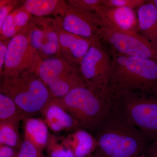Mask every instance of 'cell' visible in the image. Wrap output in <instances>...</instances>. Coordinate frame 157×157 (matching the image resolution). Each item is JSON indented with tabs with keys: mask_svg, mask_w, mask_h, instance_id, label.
I'll list each match as a JSON object with an SVG mask.
<instances>
[{
	"mask_svg": "<svg viewBox=\"0 0 157 157\" xmlns=\"http://www.w3.org/2000/svg\"><path fill=\"white\" fill-rule=\"evenodd\" d=\"M67 6V3L59 0H28L23 6L31 15L37 17L53 15L56 18L63 14Z\"/></svg>",
	"mask_w": 157,
	"mask_h": 157,
	"instance_id": "cell-19",
	"label": "cell"
},
{
	"mask_svg": "<svg viewBox=\"0 0 157 157\" xmlns=\"http://www.w3.org/2000/svg\"><path fill=\"white\" fill-rule=\"evenodd\" d=\"M95 13L100 25L125 32H140L137 12L134 9L126 7L109 8L102 5L98 7Z\"/></svg>",
	"mask_w": 157,
	"mask_h": 157,
	"instance_id": "cell-12",
	"label": "cell"
},
{
	"mask_svg": "<svg viewBox=\"0 0 157 157\" xmlns=\"http://www.w3.org/2000/svg\"><path fill=\"white\" fill-rule=\"evenodd\" d=\"M97 130L98 152L104 157L145 156L147 138L111 111Z\"/></svg>",
	"mask_w": 157,
	"mask_h": 157,
	"instance_id": "cell-2",
	"label": "cell"
},
{
	"mask_svg": "<svg viewBox=\"0 0 157 157\" xmlns=\"http://www.w3.org/2000/svg\"><path fill=\"white\" fill-rule=\"evenodd\" d=\"M54 101L79 127L87 130H97L111 112L109 99L87 86L74 89L63 98H55Z\"/></svg>",
	"mask_w": 157,
	"mask_h": 157,
	"instance_id": "cell-3",
	"label": "cell"
},
{
	"mask_svg": "<svg viewBox=\"0 0 157 157\" xmlns=\"http://www.w3.org/2000/svg\"><path fill=\"white\" fill-rule=\"evenodd\" d=\"M26 28L31 45L42 60L62 57L55 19L44 17L33 18Z\"/></svg>",
	"mask_w": 157,
	"mask_h": 157,
	"instance_id": "cell-10",
	"label": "cell"
},
{
	"mask_svg": "<svg viewBox=\"0 0 157 157\" xmlns=\"http://www.w3.org/2000/svg\"><path fill=\"white\" fill-rule=\"evenodd\" d=\"M49 157H75L73 151L65 143L63 138L49 134L46 147Z\"/></svg>",
	"mask_w": 157,
	"mask_h": 157,
	"instance_id": "cell-21",
	"label": "cell"
},
{
	"mask_svg": "<svg viewBox=\"0 0 157 157\" xmlns=\"http://www.w3.org/2000/svg\"><path fill=\"white\" fill-rule=\"evenodd\" d=\"M56 23L61 56L74 64L79 65L94 39H86L68 33Z\"/></svg>",
	"mask_w": 157,
	"mask_h": 157,
	"instance_id": "cell-13",
	"label": "cell"
},
{
	"mask_svg": "<svg viewBox=\"0 0 157 157\" xmlns=\"http://www.w3.org/2000/svg\"><path fill=\"white\" fill-rule=\"evenodd\" d=\"M18 141V127L10 124L0 123V145L14 147Z\"/></svg>",
	"mask_w": 157,
	"mask_h": 157,
	"instance_id": "cell-22",
	"label": "cell"
},
{
	"mask_svg": "<svg viewBox=\"0 0 157 157\" xmlns=\"http://www.w3.org/2000/svg\"><path fill=\"white\" fill-rule=\"evenodd\" d=\"M1 93L11 98L26 114L44 112L55 98L36 73L3 77Z\"/></svg>",
	"mask_w": 157,
	"mask_h": 157,
	"instance_id": "cell-5",
	"label": "cell"
},
{
	"mask_svg": "<svg viewBox=\"0 0 157 157\" xmlns=\"http://www.w3.org/2000/svg\"><path fill=\"white\" fill-rule=\"evenodd\" d=\"M104 157L103 156V155H102L99 152H97V153H95L94 154H90V155H89L87 157Z\"/></svg>",
	"mask_w": 157,
	"mask_h": 157,
	"instance_id": "cell-30",
	"label": "cell"
},
{
	"mask_svg": "<svg viewBox=\"0 0 157 157\" xmlns=\"http://www.w3.org/2000/svg\"><path fill=\"white\" fill-rule=\"evenodd\" d=\"M31 15L24 6L12 11L0 29L1 40L11 39L20 33L28 25Z\"/></svg>",
	"mask_w": 157,
	"mask_h": 157,
	"instance_id": "cell-16",
	"label": "cell"
},
{
	"mask_svg": "<svg viewBox=\"0 0 157 157\" xmlns=\"http://www.w3.org/2000/svg\"><path fill=\"white\" fill-rule=\"evenodd\" d=\"M145 0H103V6L109 8L126 7L135 9L139 8L147 2Z\"/></svg>",
	"mask_w": 157,
	"mask_h": 157,
	"instance_id": "cell-23",
	"label": "cell"
},
{
	"mask_svg": "<svg viewBox=\"0 0 157 157\" xmlns=\"http://www.w3.org/2000/svg\"><path fill=\"white\" fill-rule=\"evenodd\" d=\"M10 39H5L0 41V72L2 73L5 65V59L7 48Z\"/></svg>",
	"mask_w": 157,
	"mask_h": 157,
	"instance_id": "cell-27",
	"label": "cell"
},
{
	"mask_svg": "<svg viewBox=\"0 0 157 157\" xmlns=\"http://www.w3.org/2000/svg\"><path fill=\"white\" fill-rule=\"evenodd\" d=\"M151 146L147 149L144 157H157V137Z\"/></svg>",
	"mask_w": 157,
	"mask_h": 157,
	"instance_id": "cell-29",
	"label": "cell"
},
{
	"mask_svg": "<svg viewBox=\"0 0 157 157\" xmlns=\"http://www.w3.org/2000/svg\"><path fill=\"white\" fill-rule=\"evenodd\" d=\"M55 19L68 33L88 39H100V21L95 12L83 11L68 2L63 14Z\"/></svg>",
	"mask_w": 157,
	"mask_h": 157,
	"instance_id": "cell-11",
	"label": "cell"
},
{
	"mask_svg": "<svg viewBox=\"0 0 157 157\" xmlns=\"http://www.w3.org/2000/svg\"><path fill=\"white\" fill-rule=\"evenodd\" d=\"M45 122L52 132H58L63 130H78L79 127L76 121L70 114L55 102L54 100L43 113Z\"/></svg>",
	"mask_w": 157,
	"mask_h": 157,
	"instance_id": "cell-14",
	"label": "cell"
},
{
	"mask_svg": "<svg viewBox=\"0 0 157 157\" xmlns=\"http://www.w3.org/2000/svg\"><path fill=\"white\" fill-rule=\"evenodd\" d=\"M42 59L31 45L26 27L9 41L3 77L12 78L25 73H36Z\"/></svg>",
	"mask_w": 157,
	"mask_h": 157,
	"instance_id": "cell-8",
	"label": "cell"
},
{
	"mask_svg": "<svg viewBox=\"0 0 157 157\" xmlns=\"http://www.w3.org/2000/svg\"><path fill=\"white\" fill-rule=\"evenodd\" d=\"M66 144L73 151L75 157H86L97 148L96 139L83 129H78L74 133L63 137Z\"/></svg>",
	"mask_w": 157,
	"mask_h": 157,
	"instance_id": "cell-18",
	"label": "cell"
},
{
	"mask_svg": "<svg viewBox=\"0 0 157 157\" xmlns=\"http://www.w3.org/2000/svg\"><path fill=\"white\" fill-rule=\"evenodd\" d=\"M108 99L112 113L139 129L147 138H157V98L128 93Z\"/></svg>",
	"mask_w": 157,
	"mask_h": 157,
	"instance_id": "cell-4",
	"label": "cell"
},
{
	"mask_svg": "<svg viewBox=\"0 0 157 157\" xmlns=\"http://www.w3.org/2000/svg\"><path fill=\"white\" fill-rule=\"evenodd\" d=\"M150 2H151L154 6L155 7L156 9H157V0H154V1H150Z\"/></svg>",
	"mask_w": 157,
	"mask_h": 157,
	"instance_id": "cell-31",
	"label": "cell"
},
{
	"mask_svg": "<svg viewBox=\"0 0 157 157\" xmlns=\"http://www.w3.org/2000/svg\"><path fill=\"white\" fill-rule=\"evenodd\" d=\"M14 150L11 147L2 145L0 146V157H14Z\"/></svg>",
	"mask_w": 157,
	"mask_h": 157,
	"instance_id": "cell-28",
	"label": "cell"
},
{
	"mask_svg": "<svg viewBox=\"0 0 157 157\" xmlns=\"http://www.w3.org/2000/svg\"><path fill=\"white\" fill-rule=\"evenodd\" d=\"M103 0H72L68 2L78 9L88 12H95L103 4Z\"/></svg>",
	"mask_w": 157,
	"mask_h": 157,
	"instance_id": "cell-24",
	"label": "cell"
},
{
	"mask_svg": "<svg viewBox=\"0 0 157 157\" xmlns=\"http://www.w3.org/2000/svg\"><path fill=\"white\" fill-rule=\"evenodd\" d=\"M26 114L11 98L0 93V123L18 127L19 122L26 117Z\"/></svg>",
	"mask_w": 157,
	"mask_h": 157,
	"instance_id": "cell-20",
	"label": "cell"
},
{
	"mask_svg": "<svg viewBox=\"0 0 157 157\" xmlns=\"http://www.w3.org/2000/svg\"><path fill=\"white\" fill-rule=\"evenodd\" d=\"M107 97L128 93L157 94V62L110 51Z\"/></svg>",
	"mask_w": 157,
	"mask_h": 157,
	"instance_id": "cell-1",
	"label": "cell"
},
{
	"mask_svg": "<svg viewBox=\"0 0 157 157\" xmlns=\"http://www.w3.org/2000/svg\"><path fill=\"white\" fill-rule=\"evenodd\" d=\"M112 65L110 52L100 39H94L78 69L85 83L104 98L107 97V88Z\"/></svg>",
	"mask_w": 157,
	"mask_h": 157,
	"instance_id": "cell-7",
	"label": "cell"
},
{
	"mask_svg": "<svg viewBox=\"0 0 157 157\" xmlns=\"http://www.w3.org/2000/svg\"><path fill=\"white\" fill-rule=\"evenodd\" d=\"M36 74L54 98H63L74 89L87 86L75 64L62 57L42 60Z\"/></svg>",
	"mask_w": 157,
	"mask_h": 157,
	"instance_id": "cell-6",
	"label": "cell"
},
{
	"mask_svg": "<svg viewBox=\"0 0 157 157\" xmlns=\"http://www.w3.org/2000/svg\"><path fill=\"white\" fill-rule=\"evenodd\" d=\"M17 157H45L42 151L27 140L21 143Z\"/></svg>",
	"mask_w": 157,
	"mask_h": 157,
	"instance_id": "cell-25",
	"label": "cell"
},
{
	"mask_svg": "<svg viewBox=\"0 0 157 157\" xmlns=\"http://www.w3.org/2000/svg\"><path fill=\"white\" fill-rule=\"evenodd\" d=\"M99 38L111 47V51L157 62V47L138 33L100 25Z\"/></svg>",
	"mask_w": 157,
	"mask_h": 157,
	"instance_id": "cell-9",
	"label": "cell"
},
{
	"mask_svg": "<svg viewBox=\"0 0 157 157\" xmlns=\"http://www.w3.org/2000/svg\"><path fill=\"white\" fill-rule=\"evenodd\" d=\"M140 32L157 47V10L150 1L137 9Z\"/></svg>",
	"mask_w": 157,
	"mask_h": 157,
	"instance_id": "cell-15",
	"label": "cell"
},
{
	"mask_svg": "<svg viewBox=\"0 0 157 157\" xmlns=\"http://www.w3.org/2000/svg\"><path fill=\"white\" fill-rule=\"evenodd\" d=\"M23 121L24 140L30 142L42 151L46 147L49 136L48 127L45 121L40 119L27 117Z\"/></svg>",
	"mask_w": 157,
	"mask_h": 157,
	"instance_id": "cell-17",
	"label": "cell"
},
{
	"mask_svg": "<svg viewBox=\"0 0 157 157\" xmlns=\"http://www.w3.org/2000/svg\"><path fill=\"white\" fill-rule=\"evenodd\" d=\"M16 1H2L0 2V29L6 18L12 12V9L16 6Z\"/></svg>",
	"mask_w": 157,
	"mask_h": 157,
	"instance_id": "cell-26",
	"label": "cell"
}]
</instances>
